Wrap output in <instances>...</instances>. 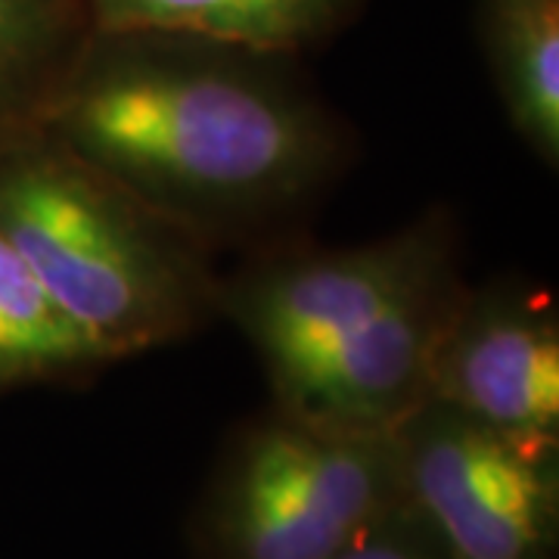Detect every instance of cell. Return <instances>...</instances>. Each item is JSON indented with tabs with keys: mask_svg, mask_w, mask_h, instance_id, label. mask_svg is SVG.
<instances>
[{
	"mask_svg": "<svg viewBox=\"0 0 559 559\" xmlns=\"http://www.w3.org/2000/svg\"><path fill=\"white\" fill-rule=\"evenodd\" d=\"M94 28L84 0H0V153L47 128Z\"/></svg>",
	"mask_w": 559,
	"mask_h": 559,
	"instance_id": "cell-9",
	"label": "cell"
},
{
	"mask_svg": "<svg viewBox=\"0 0 559 559\" xmlns=\"http://www.w3.org/2000/svg\"><path fill=\"white\" fill-rule=\"evenodd\" d=\"M454 240L457 221L436 205L358 246H320L311 234L267 246L221 271L218 320L252 345L271 404L296 414L323 370L364 340L407 280Z\"/></svg>",
	"mask_w": 559,
	"mask_h": 559,
	"instance_id": "cell-4",
	"label": "cell"
},
{
	"mask_svg": "<svg viewBox=\"0 0 559 559\" xmlns=\"http://www.w3.org/2000/svg\"><path fill=\"white\" fill-rule=\"evenodd\" d=\"M97 28H150L240 40L308 57L333 44L373 0H84Z\"/></svg>",
	"mask_w": 559,
	"mask_h": 559,
	"instance_id": "cell-7",
	"label": "cell"
},
{
	"mask_svg": "<svg viewBox=\"0 0 559 559\" xmlns=\"http://www.w3.org/2000/svg\"><path fill=\"white\" fill-rule=\"evenodd\" d=\"M112 367L47 296L0 230V399L35 385H81Z\"/></svg>",
	"mask_w": 559,
	"mask_h": 559,
	"instance_id": "cell-10",
	"label": "cell"
},
{
	"mask_svg": "<svg viewBox=\"0 0 559 559\" xmlns=\"http://www.w3.org/2000/svg\"><path fill=\"white\" fill-rule=\"evenodd\" d=\"M333 559H448L436 538L419 525V520L395 503L380 520H373L360 535L348 540Z\"/></svg>",
	"mask_w": 559,
	"mask_h": 559,
	"instance_id": "cell-11",
	"label": "cell"
},
{
	"mask_svg": "<svg viewBox=\"0 0 559 559\" xmlns=\"http://www.w3.org/2000/svg\"><path fill=\"white\" fill-rule=\"evenodd\" d=\"M44 131L237 259L308 237L358 159L305 57L150 28H94Z\"/></svg>",
	"mask_w": 559,
	"mask_h": 559,
	"instance_id": "cell-1",
	"label": "cell"
},
{
	"mask_svg": "<svg viewBox=\"0 0 559 559\" xmlns=\"http://www.w3.org/2000/svg\"><path fill=\"white\" fill-rule=\"evenodd\" d=\"M485 66L516 138L559 165V0H479Z\"/></svg>",
	"mask_w": 559,
	"mask_h": 559,
	"instance_id": "cell-8",
	"label": "cell"
},
{
	"mask_svg": "<svg viewBox=\"0 0 559 559\" xmlns=\"http://www.w3.org/2000/svg\"><path fill=\"white\" fill-rule=\"evenodd\" d=\"M429 401L522 441H559V308L525 280L466 289L432 364Z\"/></svg>",
	"mask_w": 559,
	"mask_h": 559,
	"instance_id": "cell-6",
	"label": "cell"
},
{
	"mask_svg": "<svg viewBox=\"0 0 559 559\" xmlns=\"http://www.w3.org/2000/svg\"><path fill=\"white\" fill-rule=\"evenodd\" d=\"M0 230L112 364L218 320V252L50 131L0 153Z\"/></svg>",
	"mask_w": 559,
	"mask_h": 559,
	"instance_id": "cell-2",
	"label": "cell"
},
{
	"mask_svg": "<svg viewBox=\"0 0 559 559\" xmlns=\"http://www.w3.org/2000/svg\"><path fill=\"white\" fill-rule=\"evenodd\" d=\"M401 503L395 441L267 407L227 436L190 516L193 559H333Z\"/></svg>",
	"mask_w": 559,
	"mask_h": 559,
	"instance_id": "cell-3",
	"label": "cell"
},
{
	"mask_svg": "<svg viewBox=\"0 0 559 559\" xmlns=\"http://www.w3.org/2000/svg\"><path fill=\"white\" fill-rule=\"evenodd\" d=\"M401 503L448 559H557L559 441H522L429 401L392 436Z\"/></svg>",
	"mask_w": 559,
	"mask_h": 559,
	"instance_id": "cell-5",
	"label": "cell"
}]
</instances>
